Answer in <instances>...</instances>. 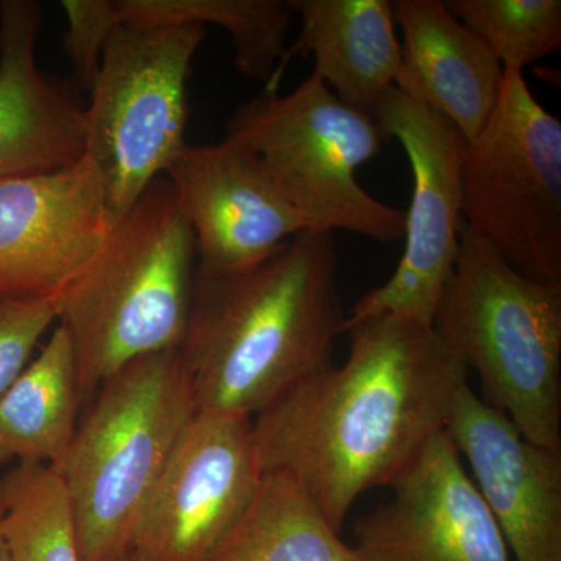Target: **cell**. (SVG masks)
Here are the masks:
<instances>
[{
	"label": "cell",
	"mask_w": 561,
	"mask_h": 561,
	"mask_svg": "<svg viewBox=\"0 0 561 561\" xmlns=\"http://www.w3.org/2000/svg\"><path fill=\"white\" fill-rule=\"evenodd\" d=\"M368 113L386 139H397L408 154L412 201L405 213L404 253L393 275L350 309L343 328L378 313L432 327L459 253L467 140L440 113L397 87L379 95Z\"/></svg>",
	"instance_id": "9"
},
{
	"label": "cell",
	"mask_w": 561,
	"mask_h": 561,
	"mask_svg": "<svg viewBox=\"0 0 561 561\" xmlns=\"http://www.w3.org/2000/svg\"><path fill=\"white\" fill-rule=\"evenodd\" d=\"M298 38L280 58L265 91H278L294 57L312 55V72L342 102L368 111L402 73L401 43L390 0H289Z\"/></svg>",
	"instance_id": "17"
},
{
	"label": "cell",
	"mask_w": 561,
	"mask_h": 561,
	"mask_svg": "<svg viewBox=\"0 0 561 561\" xmlns=\"http://www.w3.org/2000/svg\"><path fill=\"white\" fill-rule=\"evenodd\" d=\"M111 225L87 158L61 171L0 183V300L61 295L101 249Z\"/></svg>",
	"instance_id": "13"
},
{
	"label": "cell",
	"mask_w": 561,
	"mask_h": 561,
	"mask_svg": "<svg viewBox=\"0 0 561 561\" xmlns=\"http://www.w3.org/2000/svg\"><path fill=\"white\" fill-rule=\"evenodd\" d=\"M227 138L253 151L309 230L404 239L405 213L360 186L357 169L387 142L368 111L346 105L312 72L294 91L262 90L228 121Z\"/></svg>",
	"instance_id": "6"
},
{
	"label": "cell",
	"mask_w": 561,
	"mask_h": 561,
	"mask_svg": "<svg viewBox=\"0 0 561 561\" xmlns=\"http://www.w3.org/2000/svg\"><path fill=\"white\" fill-rule=\"evenodd\" d=\"M353 526L359 561H512L448 432L431 438Z\"/></svg>",
	"instance_id": "11"
},
{
	"label": "cell",
	"mask_w": 561,
	"mask_h": 561,
	"mask_svg": "<svg viewBox=\"0 0 561 561\" xmlns=\"http://www.w3.org/2000/svg\"><path fill=\"white\" fill-rule=\"evenodd\" d=\"M41 27L38 2L0 0V183L61 171L84 157V106L39 69Z\"/></svg>",
	"instance_id": "15"
},
{
	"label": "cell",
	"mask_w": 561,
	"mask_h": 561,
	"mask_svg": "<svg viewBox=\"0 0 561 561\" xmlns=\"http://www.w3.org/2000/svg\"><path fill=\"white\" fill-rule=\"evenodd\" d=\"M94 394L51 470L68 490L81 561H127L197 404L180 350L131 362Z\"/></svg>",
	"instance_id": "4"
},
{
	"label": "cell",
	"mask_w": 561,
	"mask_h": 561,
	"mask_svg": "<svg viewBox=\"0 0 561 561\" xmlns=\"http://www.w3.org/2000/svg\"><path fill=\"white\" fill-rule=\"evenodd\" d=\"M0 494L11 561H81L68 490L49 465L18 463Z\"/></svg>",
	"instance_id": "21"
},
{
	"label": "cell",
	"mask_w": 561,
	"mask_h": 561,
	"mask_svg": "<svg viewBox=\"0 0 561 561\" xmlns=\"http://www.w3.org/2000/svg\"><path fill=\"white\" fill-rule=\"evenodd\" d=\"M391 10L404 38L397 88L474 139L500 99V60L442 0H394Z\"/></svg>",
	"instance_id": "16"
},
{
	"label": "cell",
	"mask_w": 561,
	"mask_h": 561,
	"mask_svg": "<svg viewBox=\"0 0 561 561\" xmlns=\"http://www.w3.org/2000/svg\"><path fill=\"white\" fill-rule=\"evenodd\" d=\"M463 224L523 275L561 284V122L504 69L489 122L465 146Z\"/></svg>",
	"instance_id": "8"
},
{
	"label": "cell",
	"mask_w": 561,
	"mask_h": 561,
	"mask_svg": "<svg viewBox=\"0 0 561 561\" xmlns=\"http://www.w3.org/2000/svg\"><path fill=\"white\" fill-rule=\"evenodd\" d=\"M208 561H359L305 489L265 472L238 526Z\"/></svg>",
	"instance_id": "19"
},
{
	"label": "cell",
	"mask_w": 561,
	"mask_h": 561,
	"mask_svg": "<svg viewBox=\"0 0 561 561\" xmlns=\"http://www.w3.org/2000/svg\"><path fill=\"white\" fill-rule=\"evenodd\" d=\"M445 430L515 561H561V448L527 440L468 382Z\"/></svg>",
	"instance_id": "14"
},
{
	"label": "cell",
	"mask_w": 561,
	"mask_h": 561,
	"mask_svg": "<svg viewBox=\"0 0 561 561\" xmlns=\"http://www.w3.org/2000/svg\"><path fill=\"white\" fill-rule=\"evenodd\" d=\"M0 561H11L9 546H7L5 530H3L2 494H0Z\"/></svg>",
	"instance_id": "25"
},
{
	"label": "cell",
	"mask_w": 561,
	"mask_h": 561,
	"mask_svg": "<svg viewBox=\"0 0 561 561\" xmlns=\"http://www.w3.org/2000/svg\"><path fill=\"white\" fill-rule=\"evenodd\" d=\"M432 328L486 404L527 440L561 448V284L523 275L461 221Z\"/></svg>",
	"instance_id": "5"
},
{
	"label": "cell",
	"mask_w": 561,
	"mask_h": 561,
	"mask_svg": "<svg viewBox=\"0 0 561 561\" xmlns=\"http://www.w3.org/2000/svg\"><path fill=\"white\" fill-rule=\"evenodd\" d=\"M201 25L124 24L103 50L84 106L91 162L111 225L133 208L187 146V80Z\"/></svg>",
	"instance_id": "7"
},
{
	"label": "cell",
	"mask_w": 561,
	"mask_h": 561,
	"mask_svg": "<svg viewBox=\"0 0 561 561\" xmlns=\"http://www.w3.org/2000/svg\"><path fill=\"white\" fill-rule=\"evenodd\" d=\"M125 24L217 25L230 35L236 69L267 83L287 49L289 0H122Z\"/></svg>",
	"instance_id": "20"
},
{
	"label": "cell",
	"mask_w": 561,
	"mask_h": 561,
	"mask_svg": "<svg viewBox=\"0 0 561 561\" xmlns=\"http://www.w3.org/2000/svg\"><path fill=\"white\" fill-rule=\"evenodd\" d=\"M253 420L198 412L144 512L127 561H208L260 489Z\"/></svg>",
	"instance_id": "10"
},
{
	"label": "cell",
	"mask_w": 561,
	"mask_h": 561,
	"mask_svg": "<svg viewBox=\"0 0 561 561\" xmlns=\"http://www.w3.org/2000/svg\"><path fill=\"white\" fill-rule=\"evenodd\" d=\"M345 320L331 232H298L249 271L197 268L180 348L197 411L256 419L334 364Z\"/></svg>",
	"instance_id": "2"
},
{
	"label": "cell",
	"mask_w": 561,
	"mask_h": 561,
	"mask_svg": "<svg viewBox=\"0 0 561 561\" xmlns=\"http://www.w3.org/2000/svg\"><path fill=\"white\" fill-rule=\"evenodd\" d=\"M195 260L194 231L171 181L160 176L60 295L57 320L72 342L81 400L131 362L181 348Z\"/></svg>",
	"instance_id": "3"
},
{
	"label": "cell",
	"mask_w": 561,
	"mask_h": 561,
	"mask_svg": "<svg viewBox=\"0 0 561 561\" xmlns=\"http://www.w3.org/2000/svg\"><path fill=\"white\" fill-rule=\"evenodd\" d=\"M81 401L76 353L58 324L39 356L0 397V465L57 467L79 426Z\"/></svg>",
	"instance_id": "18"
},
{
	"label": "cell",
	"mask_w": 561,
	"mask_h": 561,
	"mask_svg": "<svg viewBox=\"0 0 561 561\" xmlns=\"http://www.w3.org/2000/svg\"><path fill=\"white\" fill-rule=\"evenodd\" d=\"M331 364L253 420L262 472H286L341 531L365 491L390 486L446 427L468 370L434 328L378 313L346 324Z\"/></svg>",
	"instance_id": "1"
},
{
	"label": "cell",
	"mask_w": 561,
	"mask_h": 561,
	"mask_svg": "<svg viewBox=\"0 0 561 561\" xmlns=\"http://www.w3.org/2000/svg\"><path fill=\"white\" fill-rule=\"evenodd\" d=\"M61 9L68 22L65 49L73 79L90 91L106 44L125 24L122 0H62Z\"/></svg>",
	"instance_id": "23"
},
{
	"label": "cell",
	"mask_w": 561,
	"mask_h": 561,
	"mask_svg": "<svg viewBox=\"0 0 561 561\" xmlns=\"http://www.w3.org/2000/svg\"><path fill=\"white\" fill-rule=\"evenodd\" d=\"M60 295L33 300H0V397L32 362L41 337L58 319Z\"/></svg>",
	"instance_id": "24"
},
{
	"label": "cell",
	"mask_w": 561,
	"mask_h": 561,
	"mask_svg": "<svg viewBox=\"0 0 561 561\" xmlns=\"http://www.w3.org/2000/svg\"><path fill=\"white\" fill-rule=\"evenodd\" d=\"M446 7L500 60L524 70L559 49L560 0H448Z\"/></svg>",
	"instance_id": "22"
},
{
	"label": "cell",
	"mask_w": 561,
	"mask_h": 561,
	"mask_svg": "<svg viewBox=\"0 0 561 561\" xmlns=\"http://www.w3.org/2000/svg\"><path fill=\"white\" fill-rule=\"evenodd\" d=\"M165 179L194 231L198 271H249L309 230L260 158L227 136L205 146L187 144Z\"/></svg>",
	"instance_id": "12"
}]
</instances>
